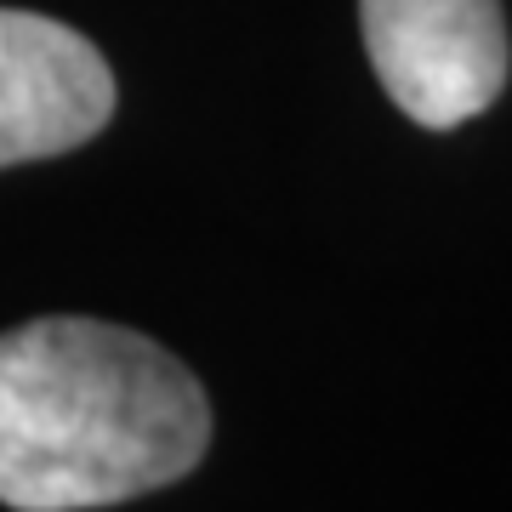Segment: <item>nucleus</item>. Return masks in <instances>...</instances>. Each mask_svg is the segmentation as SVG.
I'll use <instances>...</instances> for the list:
<instances>
[{"label": "nucleus", "instance_id": "obj_1", "mask_svg": "<svg viewBox=\"0 0 512 512\" xmlns=\"http://www.w3.org/2000/svg\"><path fill=\"white\" fill-rule=\"evenodd\" d=\"M211 404L194 370L109 319L52 313L0 336V501L120 507L200 467Z\"/></svg>", "mask_w": 512, "mask_h": 512}, {"label": "nucleus", "instance_id": "obj_2", "mask_svg": "<svg viewBox=\"0 0 512 512\" xmlns=\"http://www.w3.org/2000/svg\"><path fill=\"white\" fill-rule=\"evenodd\" d=\"M370 69L416 126L456 131L507 86L501 0H359Z\"/></svg>", "mask_w": 512, "mask_h": 512}, {"label": "nucleus", "instance_id": "obj_3", "mask_svg": "<svg viewBox=\"0 0 512 512\" xmlns=\"http://www.w3.org/2000/svg\"><path fill=\"white\" fill-rule=\"evenodd\" d=\"M114 114V74L92 40L0 6V171L92 143Z\"/></svg>", "mask_w": 512, "mask_h": 512}]
</instances>
